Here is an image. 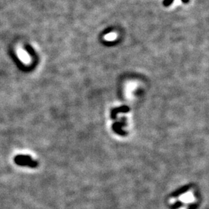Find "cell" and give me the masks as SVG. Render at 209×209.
Returning <instances> with one entry per match:
<instances>
[{
    "label": "cell",
    "instance_id": "6da1fadb",
    "mask_svg": "<svg viewBox=\"0 0 209 209\" xmlns=\"http://www.w3.org/2000/svg\"><path fill=\"white\" fill-rule=\"evenodd\" d=\"M14 161L18 166H27L30 168H36L39 164L37 160H33L29 155H17L14 158Z\"/></svg>",
    "mask_w": 209,
    "mask_h": 209
},
{
    "label": "cell",
    "instance_id": "7a4b0ae2",
    "mask_svg": "<svg viewBox=\"0 0 209 209\" xmlns=\"http://www.w3.org/2000/svg\"><path fill=\"white\" fill-rule=\"evenodd\" d=\"M17 56L21 61L25 64H29L31 62V58L28 52L25 51L22 47H18L17 50Z\"/></svg>",
    "mask_w": 209,
    "mask_h": 209
},
{
    "label": "cell",
    "instance_id": "3957f363",
    "mask_svg": "<svg viewBox=\"0 0 209 209\" xmlns=\"http://www.w3.org/2000/svg\"><path fill=\"white\" fill-rule=\"evenodd\" d=\"M130 110V108L127 106H123L119 108H116L111 111V117L112 119H116V116L119 112H127Z\"/></svg>",
    "mask_w": 209,
    "mask_h": 209
},
{
    "label": "cell",
    "instance_id": "277c9868",
    "mask_svg": "<svg viewBox=\"0 0 209 209\" xmlns=\"http://www.w3.org/2000/svg\"><path fill=\"white\" fill-rule=\"evenodd\" d=\"M182 2L185 3H187L190 2V0H182ZM173 2V0H164L163 5L165 7H168V6H169Z\"/></svg>",
    "mask_w": 209,
    "mask_h": 209
}]
</instances>
